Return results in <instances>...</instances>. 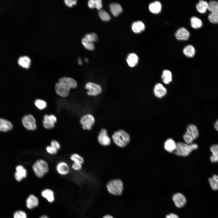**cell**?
I'll return each mask as SVG.
<instances>
[{"label": "cell", "instance_id": "obj_26", "mask_svg": "<svg viewBox=\"0 0 218 218\" xmlns=\"http://www.w3.org/2000/svg\"><path fill=\"white\" fill-rule=\"evenodd\" d=\"M110 8L111 13L115 16L118 15L122 11L121 6L117 3H114L111 4Z\"/></svg>", "mask_w": 218, "mask_h": 218}, {"label": "cell", "instance_id": "obj_6", "mask_svg": "<svg viewBox=\"0 0 218 218\" xmlns=\"http://www.w3.org/2000/svg\"><path fill=\"white\" fill-rule=\"evenodd\" d=\"M58 83L63 89L68 92L71 88H76L78 85L77 81L74 79L67 77L60 78Z\"/></svg>", "mask_w": 218, "mask_h": 218}, {"label": "cell", "instance_id": "obj_39", "mask_svg": "<svg viewBox=\"0 0 218 218\" xmlns=\"http://www.w3.org/2000/svg\"><path fill=\"white\" fill-rule=\"evenodd\" d=\"M99 15L100 18L103 21H107L111 18L109 14L103 10H100L99 12Z\"/></svg>", "mask_w": 218, "mask_h": 218}, {"label": "cell", "instance_id": "obj_36", "mask_svg": "<svg viewBox=\"0 0 218 218\" xmlns=\"http://www.w3.org/2000/svg\"><path fill=\"white\" fill-rule=\"evenodd\" d=\"M35 104L36 106L40 110L43 109L47 106L46 102L41 99H38L35 100Z\"/></svg>", "mask_w": 218, "mask_h": 218}, {"label": "cell", "instance_id": "obj_30", "mask_svg": "<svg viewBox=\"0 0 218 218\" xmlns=\"http://www.w3.org/2000/svg\"><path fill=\"white\" fill-rule=\"evenodd\" d=\"M162 81L164 83L169 84L172 80V74L171 72L168 70H164L161 76Z\"/></svg>", "mask_w": 218, "mask_h": 218}, {"label": "cell", "instance_id": "obj_32", "mask_svg": "<svg viewBox=\"0 0 218 218\" xmlns=\"http://www.w3.org/2000/svg\"><path fill=\"white\" fill-rule=\"evenodd\" d=\"M70 160L73 163L80 164L83 165L84 162V160L81 155L77 153H73L70 156Z\"/></svg>", "mask_w": 218, "mask_h": 218}, {"label": "cell", "instance_id": "obj_12", "mask_svg": "<svg viewBox=\"0 0 218 218\" xmlns=\"http://www.w3.org/2000/svg\"><path fill=\"white\" fill-rule=\"evenodd\" d=\"M99 143L101 145L107 146L111 143V139L107 134V130L105 129H102L99 132L97 137Z\"/></svg>", "mask_w": 218, "mask_h": 218}, {"label": "cell", "instance_id": "obj_23", "mask_svg": "<svg viewBox=\"0 0 218 218\" xmlns=\"http://www.w3.org/2000/svg\"><path fill=\"white\" fill-rule=\"evenodd\" d=\"M19 65L24 68H28L31 65V60L28 56H25L20 57L18 60Z\"/></svg>", "mask_w": 218, "mask_h": 218}, {"label": "cell", "instance_id": "obj_3", "mask_svg": "<svg viewBox=\"0 0 218 218\" xmlns=\"http://www.w3.org/2000/svg\"><path fill=\"white\" fill-rule=\"evenodd\" d=\"M106 188L109 193L114 196H119L124 191V184L120 179H113L107 183Z\"/></svg>", "mask_w": 218, "mask_h": 218}, {"label": "cell", "instance_id": "obj_51", "mask_svg": "<svg viewBox=\"0 0 218 218\" xmlns=\"http://www.w3.org/2000/svg\"><path fill=\"white\" fill-rule=\"evenodd\" d=\"M39 218H49L47 216L44 215L41 216Z\"/></svg>", "mask_w": 218, "mask_h": 218}, {"label": "cell", "instance_id": "obj_15", "mask_svg": "<svg viewBox=\"0 0 218 218\" xmlns=\"http://www.w3.org/2000/svg\"><path fill=\"white\" fill-rule=\"evenodd\" d=\"M41 195L49 203H53L55 200L54 193L51 189L46 188L44 189L41 192Z\"/></svg>", "mask_w": 218, "mask_h": 218}, {"label": "cell", "instance_id": "obj_35", "mask_svg": "<svg viewBox=\"0 0 218 218\" xmlns=\"http://www.w3.org/2000/svg\"><path fill=\"white\" fill-rule=\"evenodd\" d=\"M82 43L84 47L89 50H92L94 48V45L93 43L89 41L84 38L82 40Z\"/></svg>", "mask_w": 218, "mask_h": 218}, {"label": "cell", "instance_id": "obj_37", "mask_svg": "<svg viewBox=\"0 0 218 218\" xmlns=\"http://www.w3.org/2000/svg\"><path fill=\"white\" fill-rule=\"evenodd\" d=\"M14 218H28L26 212L23 210H18L15 212L13 215Z\"/></svg>", "mask_w": 218, "mask_h": 218}, {"label": "cell", "instance_id": "obj_5", "mask_svg": "<svg viewBox=\"0 0 218 218\" xmlns=\"http://www.w3.org/2000/svg\"><path fill=\"white\" fill-rule=\"evenodd\" d=\"M208 9L210 12L208 16L209 21L213 23H218V2L212 1L208 3Z\"/></svg>", "mask_w": 218, "mask_h": 218}, {"label": "cell", "instance_id": "obj_1", "mask_svg": "<svg viewBox=\"0 0 218 218\" xmlns=\"http://www.w3.org/2000/svg\"><path fill=\"white\" fill-rule=\"evenodd\" d=\"M32 169L35 176L38 178H43L48 173L49 165L45 160L40 159L36 160L32 165Z\"/></svg>", "mask_w": 218, "mask_h": 218}, {"label": "cell", "instance_id": "obj_18", "mask_svg": "<svg viewBox=\"0 0 218 218\" xmlns=\"http://www.w3.org/2000/svg\"><path fill=\"white\" fill-rule=\"evenodd\" d=\"M154 93L155 95L157 97L161 98L167 94V89L161 84L157 83L154 87Z\"/></svg>", "mask_w": 218, "mask_h": 218}, {"label": "cell", "instance_id": "obj_9", "mask_svg": "<svg viewBox=\"0 0 218 218\" xmlns=\"http://www.w3.org/2000/svg\"><path fill=\"white\" fill-rule=\"evenodd\" d=\"M85 88L88 90L87 94L90 96H96L100 94L102 91L101 86L96 83L89 82L86 83Z\"/></svg>", "mask_w": 218, "mask_h": 218}, {"label": "cell", "instance_id": "obj_43", "mask_svg": "<svg viewBox=\"0 0 218 218\" xmlns=\"http://www.w3.org/2000/svg\"><path fill=\"white\" fill-rule=\"evenodd\" d=\"M183 138L186 144H191L194 140L191 136L186 133L183 135Z\"/></svg>", "mask_w": 218, "mask_h": 218}, {"label": "cell", "instance_id": "obj_16", "mask_svg": "<svg viewBox=\"0 0 218 218\" xmlns=\"http://www.w3.org/2000/svg\"><path fill=\"white\" fill-rule=\"evenodd\" d=\"M173 200L176 206L179 208H181L183 206L186 201L185 197L182 194L179 193L174 194L173 196Z\"/></svg>", "mask_w": 218, "mask_h": 218}, {"label": "cell", "instance_id": "obj_49", "mask_svg": "<svg viewBox=\"0 0 218 218\" xmlns=\"http://www.w3.org/2000/svg\"><path fill=\"white\" fill-rule=\"evenodd\" d=\"M218 183V176L214 175L212 177Z\"/></svg>", "mask_w": 218, "mask_h": 218}, {"label": "cell", "instance_id": "obj_44", "mask_svg": "<svg viewBox=\"0 0 218 218\" xmlns=\"http://www.w3.org/2000/svg\"><path fill=\"white\" fill-rule=\"evenodd\" d=\"M82 165L80 164L73 163L71 165L72 168L75 171H79L81 170L82 167Z\"/></svg>", "mask_w": 218, "mask_h": 218}, {"label": "cell", "instance_id": "obj_2", "mask_svg": "<svg viewBox=\"0 0 218 218\" xmlns=\"http://www.w3.org/2000/svg\"><path fill=\"white\" fill-rule=\"evenodd\" d=\"M112 138L114 144L120 147H124L127 145L130 140L129 134L123 130L115 131L112 135Z\"/></svg>", "mask_w": 218, "mask_h": 218}, {"label": "cell", "instance_id": "obj_40", "mask_svg": "<svg viewBox=\"0 0 218 218\" xmlns=\"http://www.w3.org/2000/svg\"><path fill=\"white\" fill-rule=\"evenodd\" d=\"M45 150L47 153L51 155L56 154L58 151L50 145H48L46 146Z\"/></svg>", "mask_w": 218, "mask_h": 218}, {"label": "cell", "instance_id": "obj_17", "mask_svg": "<svg viewBox=\"0 0 218 218\" xmlns=\"http://www.w3.org/2000/svg\"><path fill=\"white\" fill-rule=\"evenodd\" d=\"M190 35L189 31L183 27L179 29L175 33L176 37L179 40H186L189 38Z\"/></svg>", "mask_w": 218, "mask_h": 218}, {"label": "cell", "instance_id": "obj_28", "mask_svg": "<svg viewBox=\"0 0 218 218\" xmlns=\"http://www.w3.org/2000/svg\"><path fill=\"white\" fill-rule=\"evenodd\" d=\"M208 3L206 2L200 0L196 5V8L198 12L201 13H205L208 9Z\"/></svg>", "mask_w": 218, "mask_h": 218}, {"label": "cell", "instance_id": "obj_38", "mask_svg": "<svg viewBox=\"0 0 218 218\" xmlns=\"http://www.w3.org/2000/svg\"><path fill=\"white\" fill-rule=\"evenodd\" d=\"M84 38L92 42L97 41L98 39L97 35L94 33L88 34L85 35Z\"/></svg>", "mask_w": 218, "mask_h": 218}, {"label": "cell", "instance_id": "obj_50", "mask_svg": "<svg viewBox=\"0 0 218 218\" xmlns=\"http://www.w3.org/2000/svg\"><path fill=\"white\" fill-rule=\"evenodd\" d=\"M78 64L79 65H81L82 64V62L80 58H79L78 61Z\"/></svg>", "mask_w": 218, "mask_h": 218}, {"label": "cell", "instance_id": "obj_7", "mask_svg": "<svg viewBox=\"0 0 218 218\" xmlns=\"http://www.w3.org/2000/svg\"><path fill=\"white\" fill-rule=\"evenodd\" d=\"M22 123L24 127L28 130L34 131L37 128L36 120L31 114H28L24 116Z\"/></svg>", "mask_w": 218, "mask_h": 218}, {"label": "cell", "instance_id": "obj_13", "mask_svg": "<svg viewBox=\"0 0 218 218\" xmlns=\"http://www.w3.org/2000/svg\"><path fill=\"white\" fill-rule=\"evenodd\" d=\"M39 204V200L35 195L31 194L26 200V206L27 208L30 210L37 207Z\"/></svg>", "mask_w": 218, "mask_h": 218}, {"label": "cell", "instance_id": "obj_45", "mask_svg": "<svg viewBox=\"0 0 218 218\" xmlns=\"http://www.w3.org/2000/svg\"><path fill=\"white\" fill-rule=\"evenodd\" d=\"M64 2L66 5L69 7H72L77 3L76 0H65Z\"/></svg>", "mask_w": 218, "mask_h": 218}, {"label": "cell", "instance_id": "obj_4", "mask_svg": "<svg viewBox=\"0 0 218 218\" xmlns=\"http://www.w3.org/2000/svg\"><path fill=\"white\" fill-rule=\"evenodd\" d=\"M197 145L195 144H190L182 142H179L177 144L174 154L177 155L186 156L188 155L193 150L197 149Z\"/></svg>", "mask_w": 218, "mask_h": 218}, {"label": "cell", "instance_id": "obj_21", "mask_svg": "<svg viewBox=\"0 0 218 218\" xmlns=\"http://www.w3.org/2000/svg\"><path fill=\"white\" fill-rule=\"evenodd\" d=\"M185 133L191 136L193 139H196L198 136L199 132L197 127L193 124H190L187 127Z\"/></svg>", "mask_w": 218, "mask_h": 218}, {"label": "cell", "instance_id": "obj_11", "mask_svg": "<svg viewBox=\"0 0 218 218\" xmlns=\"http://www.w3.org/2000/svg\"><path fill=\"white\" fill-rule=\"evenodd\" d=\"M57 121V118L54 115L46 114L44 116L42 121L44 127L47 130L53 128Z\"/></svg>", "mask_w": 218, "mask_h": 218}, {"label": "cell", "instance_id": "obj_29", "mask_svg": "<svg viewBox=\"0 0 218 218\" xmlns=\"http://www.w3.org/2000/svg\"><path fill=\"white\" fill-rule=\"evenodd\" d=\"M183 54L187 57L191 58L194 55L195 50L193 46L189 45L183 48Z\"/></svg>", "mask_w": 218, "mask_h": 218}, {"label": "cell", "instance_id": "obj_42", "mask_svg": "<svg viewBox=\"0 0 218 218\" xmlns=\"http://www.w3.org/2000/svg\"><path fill=\"white\" fill-rule=\"evenodd\" d=\"M50 145L58 150H59L61 148V145L60 143L56 140H52L50 142Z\"/></svg>", "mask_w": 218, "mask_h": 218}, {"label": "cell", "instance_id": "obj_19", "mask_svg": "<svg viewBox=\"0 0 218 218\" xmlns=\"http://www.w3.org/2000/svg\"><path fill=\"white\" fill-rule=\"evenodd\" d=\"M131 28L134 32L136 33H139L145 29V25L142 21H138L133 23Z\"/></svg>", "mask_w": 218, "mask_h": 218}, {"label": "cell", "instance_id": "obj_20", "mask_svg": "<svg viewBox=\"0 0 218 218\" xmlns=\"http://www.w3.org/2000/svg\"><path fill=\"white\" fill-rule=\"evenodd\" d=\"M126 60L128 65L131 67H133L137 64L138 58L135 54L131 53L128 55Z\"/></svg>", "mask_w": 218, "mask_h": 218}, {"label": "cell", "instance_id": "obj_10", "mask_svg": "<svg viewBox=\"0 0 218 218\" xmlns=\"http://www.w3.org/2000/svg\"><path fill=\"white\" fill-rule=\"evenodd\" d=\"M55 170L57 173L61 176L68 175L70 171V167L68 164L64 161L58 162L56 164Z\"/></svg>", "mask_w": 218, "mask_h": 218}, {"label": "cell", "instance_id": "obj_34", "mask_svg": "<svg viewBox=\"0 0 218 218\" xmlns=\"http://www.w3.org/2000/svg\"><path fill=\"white\" fill-rule=\"evenodd\" d=\"M190 22L192 27L194 28H199L202 25L201 20L197 17H192L191 19Z\"/></svg>", "mask_w": 218, "mask_h": 218}, {"label": "cell", "instance_id": "obj_24", "mask_svg": "<svg viewBox=\"0 0 218 218\" xmlns=\"http://www.w3.org/2000/svg\"><path fill=\"white\" fill-rule=\"evenodd\" d=\"M177 144L172 139L169 138L164 143V147L165 149L169 152H172L176 150Z\"/></svg>", "mask_w": 218, "mask_h": 218}, {"label": "cell", "instance_id": "obj_22", "mask_svg": "<svg viewBox=\"0 0 218 218\" xmlns=\"http://www.w3.org/2000/svg\"><path fill=\"white\" fill-rule=\"evenodd\" d=\"M12 125L9 121L0 118V131L7 132L12 129Z\"/></svg>", "mask_w": 218, "mask_h": 218}, {"label": "cell", "instance_id": "obj_33", "mask_svg": "<svg viewBox=\"0 0 218 218\" xmlns=\"http://www.w3.org/2000/svg\"><path fill=\"white\" fill-rule=\"evenodd\" d=\"M89 7L91 8H96L98 10L102 7V2L101 0H90L88 1Z\"/></svg>", "mask_w": 218, "mask_h": 218}, {"label": "cell", "instance_id": "obj_14", "mask_svg": "<svg viewBox=\"0 0 218 218\" xmlns=\"http://www.w3.org/2000/svg\"><path fill=\"white\" fill-rule=\"evenodd\" d=\"M27 176V171L25 167L21 165H18L16 167L15 177L17 181H21L26 178Z\"/></svg>", "mask_w": 218, "mask_h": 218}, {"label": "cell", "instance_id": "obj_48", "mask_svg": "<svg viewBox=\"0 0 218 218\" xmlns=\"http://www.w3.org/2000/svg\"><path fill=\"white\" fill-rule=\"evenodd\" d=\"M214 127L216 130L218 132V120L214 124Z\"/></svg>", "mask_w": 218, "mask_h": 218}, {"label": "cell", "instance_id": "obj_41", "mask_svg": "<svg viewBox=\"0 0 218 218\" xmlns=\"http://www.w3.org/2000/svg\"><path fill=\"white\" fill-rule=\"evenodd\" d=\"M209 181L210 186L213 190H218V183L213 177L210 178Z\"/></svg>", "mask_w": 218, "mask_h": 218}, {"label": "cell", "instance_id": "obj_27", "mask_svg": "<svg viewBox=\"0 0 218 218\" xmlns=\"http://www.w3.org/2000/svg\"><path fill=\"white\" fill-rule=\"evenodd\" d=\"M210 150L212 153V155L210 157L211 161L213 162L218 161V144H215L212 146L210 148Z\"/></svg>", "mask_w": 218, "mask_h": 218}, {"label": "cell", "instance_id": "obj_25", "mask_svg": "<svg viewBox=\"0 0 218 218\" xmlns=\"http://www.w3.org/2000/svg\"><path fill=\"white\" fill-rule=\"evenodd\" d=\"M150 11L154 14L159 13L161 11L162 6L159 1H156L150 3L149 6Z\"/></svg>", "mask_w": 218, "mask_h": 218}, {"label": "cell", "instance_id": "obj_47", "mask_svg": "<svg viewBox=\"0 0 218 218\" xmlns=\"http://www.w3.org/2000/svg\"><path fill=\"white\" fill-rule=\"evenodd\" d=\"M102 218H114L113 216L111 215L107 214L104 216Z\"/></svg>", "mask_w": 218, "mask_h": 218}, {"label": "cell", "instance_id": "obj_46", "mask_svg": "<svg viewBox=\"0 0 218 218\" xmlns=\"http://www.w3.org/2000/svg\"><path fill=\"white\" fill-rule=\"evenodd\" d=\"M166 218H179L178 217L177 215L173 213H170L167 215Z\"/></svg>", "mask_w": 218, "mask_h": 218}, {"label": "cell", "instance_id": "obj_31", "mask_svg": "<svg viewBox=\"0 0 218 218\" xmlns=\"http://www.w3.org/2000/svg\"><path fill=\"white\" fill-rule=\"evenodd\" d=\"M55 90L57 94L61 97H66L69 95V92L63 89L59 85L58 83L55 84Z\"/></svg>", "mask_w": 218, "mask_h": 218}, {"label": "cell", "instance_id": "obj_52", "mask_svg": "<svg viewBox=\"0 0 218 218\" xmlns=\"http://www.w3.org/2000/svg\"><path fill=\"white\" fill-rule=\"evenodd\" d=\"M85 61H86V62H88V59L87 58H85Z\"/></svg>", "mask_w": 218, "mask_h": 218}, {"label": "cell", "instance_id": "obj_8", "mask_svg": "<svg viewBox=\"0 0 218 218\" xmlns=\"http://www.w3.org/2000/svg\"><path fill=\"white\" fill-rule=\"evenodd\" d=\"M95 121L94 117L90 114L83 115L81 117L80 120L82 128L84 130H91Z\"/></svg>", "mask_w": 218, "mask_h": 218}]
</instances>
